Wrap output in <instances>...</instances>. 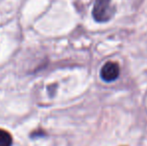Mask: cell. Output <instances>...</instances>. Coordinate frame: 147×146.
<instances>
[{
  "mask_svg": "<svg viewBox=\"0 0 147 146\" xmlns=\"http://www.w3.org/2000/svg\"><path fill=\"white\" fill-rule=\"evenodd\" d=\"M119 73H120L119 65L115 62L109 61V62L105 63L102 68H101L100 76L103 81L112 82L117 79L118 76H119Z\"/></svg>",
  "mask_w": 147,
  "mask_h": 146,
  "instance_id": "7a4b0ae2",
  "label": "cell"
},
{
  "mask_svg": "<svg viewBox=\"0 0 147 146\" xmlns=\"http://www.w3.org/2000/svg\"><path fill=\"white\" fill-rule=\"evenodd\" d=\"M115 13V7L111 0H95L92 16L97 22H107Z\"/></svg>",
  "mask_w": 147,
  "mask_h": 146,
  "instance_id": "6da1fadb",
  "label": "cell"
},
{
  "mask_svg": "<svg viewBox=\"0 0 147 146\" xmlns=\"http://www.w3.org/2000/svg\"><path fill=\"white\" fill-rule=\"evenodd\" d=\"M12 137L9 132L4 129H0V146H11Z\"/></svg>",
  "mask_w": 147,
  "mask_h": 146,
  "instance_id": "3957f363",
  "label": "cell"
}]
</instances>
